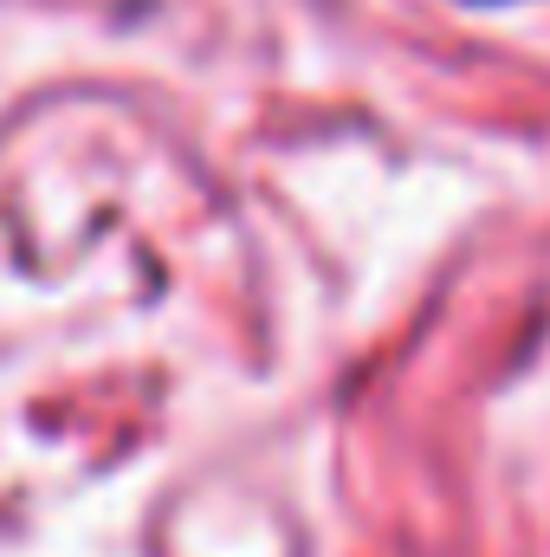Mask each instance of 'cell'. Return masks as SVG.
I'll use <instances>...</instances> for the list:
<instances>
[]
</instances>
